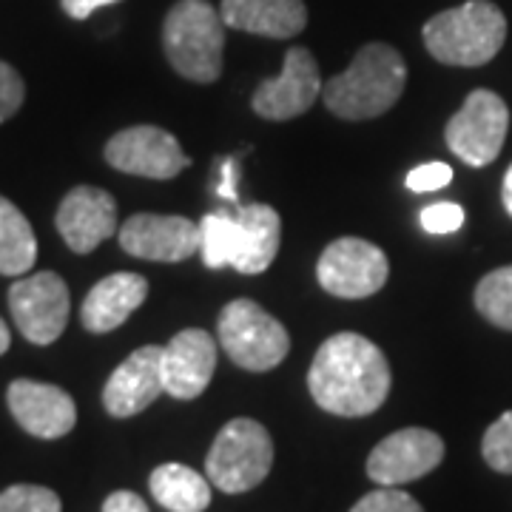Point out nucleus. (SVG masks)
Returning a JSON list of instances; mask_svg holds the SVG:
<instances>
[{
	"instance_id": "obj_1",
	"label": "nucleus",
	"mask_w": 512,
	"mask_h": 512,
	"mask_svg": "<svg viewBox=\"0 0 512 512\" xmlns=\"http://www.w3.org/2000/svg\"><path fill=\"white\" fill-rule=\"evenodd\" d=\"M390 365L384 353L359 333H336L316 350L308 370L313 402L330 416L362 419L376 413L390 393Z\"/></svg>"
},
{
	"instance_id": "obj_2",
	"label": "nucleus",
	"mask_w": 512,
	"mask_h": 512,
	"mask_svg": "<svg viewBox=\"0 0 512 512\" xmlns=\"http://www.w3.org/2000/svg\"><path fill=\"white\" fill-rule=\"evenodd\" d=\"M404 86V57L387 43H367L345 72L322 86V100L342 120H373L399 103Z\"/></svg>"
},
{
	"instance_id": "obj_3",
	"label": "nucleus",
	"mask_w": 512,
	"mask_h": 512,
	"mask_svg": "<svg viewBox=\"0 0 512 512\" xmlns=\"http://www.w3.org/2000/svg\"><path fill=\"white\" fill-rule=\"evenodd\" d=\"M427 52L444 66H487L507 40V18L490 0H467L439 12L421 29Z\"/></svg>"
},
{
	"instance_id": "obj_4",
	"label": "nucleus",
	"mask_w": 512,
	"mask_h": 512,
	"mask_svg": "<svg viewBox=\"0 0 512 512\" xmlns=\"http://www.w3.org/2000/svg\"><path fill=\"white\" fill-rule=\"evenodd\" d=\"M163 49L174 72L194 83H217L225 52V20L208 0H177L163 23Z\"/></svg>"
},
{
	"instance_id": "obj_5",
	"label": "nucleus",
	"mask_w": 512,
	"mask_h": 512,
	"mask_svg": "<svg viewBox=\"0 0 512 512\" xmlns=\"http://www.w3.org/2000/svg\"><path fill=\"white\" fill-rule=\"evenodd\" d=\"M274 467L271 433L254 419H231L211 444L205 473L211 484L228 495L259 487Z\"/></svg>"
},
{
	"instance_id": "obj_6",
	"label": "nucleus",
	"mask_w": 512,
	"mask_h": 512,
	"mask_svg": "<svg viewBox=\"0 0 512 512\" xmlns=\"http://www.w3.org/2000/svg\"><path fill=\"white\" fill-rule=\"evenodd\" d=\"M217 336L228 359L251 373L274 370L291 350V336L285 325L262 305H256L254 299L228 302L217 319Z\"/></svg>"
},
{
	"instance_id": "obj_7",
	"label": "nucleus",
	"mask_w": 512,
	"mask_h": 512,
	"mask_svg": "<svg viewBox=\"0 0 512 512\" xmlns=\"http://www.w3.org/2000/svg\"><path fill=\"white\" fill-rule=\"evenodd\" d=\"M510 131V109L490 89H476L444 128L447 148L461 163L484 168L501 154Z\"/></svg>"
},
{
	"instance_id": "obj_8",
	"label": "nucleus",
	"mask_w": 512,
	"mask_h": 512,
	"mask_svg": "<svg viewBox=\"0 0 512 512\" xmlns=\"http://www.w3.org/2000/svg\"><path fill=\"white\" fill-rule=\"evenodd\" d=\"M316 276L330 296L367 299L382 291L390 265L379 245L359 237H342L322 251L316 262Z\"/></svg>"
},
{
	"instance_id": "obj_9",
	"label": "nucleus",
	"mask_w": 512,
	"mask_h": 512,
	"mask_svg": "<svg viewBox=\"0 0 512 512\" xmlns=\"http://www.w3.org/2000/svg\"><path fill=\"white\" fill-rule=\"evenodd\" d=\"M69 288L52 271L18 279L9 288V311L15 325L32 345H52L63 336L69 322Z\"/></svg>"
},
{
	"instance_id": "obj_10",
	"label": "nucleus",
	"mask_w": 512,
	"mask_h": 512,
	"mask_svg": "<svg viewBox=\"0 0 512 512\" xmlns=\"http://www.w3.org/2000/svg\"><path fill=\"white\" fill-rule=\"evenodd\" d=\"M106 163L146 180H174L191 165L177 137L157 126H131L106 143Z\"/></svg>"
},
{
	"instance_id": "obj_11",
	"label": "nucleus",
	"mask_w": 512,
	"mask_h": 512,
	"mask_svg": "<svg viewBox=\"0 0 512 512\" xmlns=\"http://www.w3.org/2000/svg\"><path fill=\"white\" fill-rule=\"evenodd\" d=\"M444 461V441L424 427H404L382 439L367 456V476L379 487H399L433 473Z\"/></svg>"
},
{
	"instance_id": "obj_12",
	"label": "nucleus",
	"mask_w": 512,
	"mask_h": 512,
	"mask_svg": "<svg viewBox=\"0 0 512 512\" xmlns=\"http://www.w3.org/2000/svg\"><path fill=\"white\" fill-rule=\"evenodd\" d=\"M319 94H322V77H319L316 57L305 46H293L285 55L282 72L256 86L251 109L262 120L285 123L311 109L319 100Z\"/></svg>"
},
{
	"instance_id": "obj_13",
	"label": "nucleus",
	"mask_w": 512,
	"mask_h": 512,
	"mask_svg": "<svg viewBox=\"0 0 512 512\" xmlns=\"http://www.w3.org/2000/svg\"><path fill=\"white\" fill-rule=\"evenodd\" d=\"M126 254L148 262H185L200 254V225L185 217L134 214L117 231Z\"/></svg>"
},
{
	"instance_id": "obj_14",
	"label": "nucleus",
	"mask_w": 512,
	"mask_h": 512,
	"mask_svg": "<svg viewBox=\"0 0 512 512\" xmlns=\"http://www.w3.org/2000/svg\"><path fill=\"white\" fill-rule=\"evenodd\" d=\"M6 402L15 421L35 439H63L77 424L74 399L57 384L15 379L6 390Z\"/></svg>"
},
{
	"instance_id": "obj_15",
	"label": "nucleus",
	"mask_w": 512,
	"mask_h": 512,
	"mask_svg": "<svg viewBox=\"0 0 512 512\" xmlns=\"http://www.w3.org/2000/svg\"><path fill=\"white\" fill-rule=\"evenodd\" d=\"M55 222L74 254H92L100 242L117 234V202L103 188L77 185L60 202Z\"/></svg>"
},
{
	"instance_id": "obj_16",
	"label": "nucleus",
	"mask_w": 512,
	"mask_h": 512,
	"mask_svg": "<svg viewBox=\"0 0 512 512\" xmlns=\"http://www.w3.org/2000/svg\"><path fill=\"white\" fill-rule=\"evenodd\" d=\"M217 370V342L208 330H180L163 348V384L171 399L191 402L214 379Z\"/></svg>"
},
{
	"instance_id": "obj_17",
	"label": "nucleus",
	"mask_w": 512,
	"mask_h": 512,
	"mask_svg": "<svg viewBox=\"0 0 512 512\" xmlns=\"http://www.w3.org/2000/svg\"><path fill=\"white\" fill-rule=\"evenodd\" d=\"M165 393L163 348L146 345L137 348L117 367L103 387V407L114 419H131Z\"/></svg>"
},
{
	"instance_id": "obj_18",
	"label": "nucleus",
	"mask_w": 512,
	"mask_h": 512,
	"mask_svg": "<svg viewBox=\"0 0 512 512\" xmlns=\"http://www.w3.org/2000/svg\"><path fill=\"white\" fill-rule=\"evenodd\" d=\"M220 15L228 29L288 40L308 26L305 0H222Z\"/></svg>"
},
{
	"instance_id": "obj_19",
	"label": "nucleus",
	"mask_w": 512,
	"mask_h": 512,
	"mask_svg": "<svg viewBox=\"0 0 512 512\" xmlns=\"http://www.w3.org/2000/svg\"><path fill=\"white\" fill-rule=\"evenodd\" d=\"M146 296V276L123 271V274H111L100 279L80 308L83 328L92 330V333H109V330L120 328L128 316L146 302Z\"/></svg>"
},
{
	"instance_id": "obj_20",
	"label": "nucleus",
	"mask_w": 512,
	"mask_h": 512,
	"mask_svg": "<svg viewBox=\"0 0 512 512\" xmlns=\"http://www.w3.org/2000/svg\"><path fill=\"white\" fill-rule=\"evenodd\" d=\"M237 220L242 231V248L234 268L239 274L268 271L279 254V234H282L279 214L265 202H251V205H239Z\"/></svg>"
},
{
	"instance_id": "obj_21",
	"label": "nucleus",
	"mask_w": 512,
	"mask_h": 512,
	"mask_svg": "<svg viewBox=\"0 0 512 512\" xmlns=\"http://www.w3.org/2000/svg\"><path fill=\"white\" fill-rule=\"evenodd\" d=\"M148 487L168 512H205L211 507V478L185 464H160L148 478Z\"/></svg>"
},
{
	"instance_id": "obj_22",
	"label": "nucleus",
	"mask_w": 512,
	"mask_h": 512,
	"mask_svg": "<svg viewBox=\"0 0 512 512\" xmlns=\"http://www.w3.org/2000/svg\"><path fill=\"white\" fill-rule=\"evenodd\" d=\"M37 259V239L15 202L0 197V274L26 276Z\"/></svg>"
},
{
	"instance_id": "obj_23",
	"label": "nucleus",
	"mask_w": 512,
	"mask_h": 512,
	"mask_svg": "<svg viewBox=\"0 0 512 512\" xmlns=\"http://www.w3.org/2000/svg\"><path fill=\"white\" fill-rule=\"evenodd\" d=\"M239 248H242V231L239 220L231 214H208L200 222V256L205 268L220 271L234 268Z\"/></svg>"
},
{
	"instance_id": "obj_24",
	"label": "nucleus",
	"mask_w": 512,
	"mask_h": 512,
	"mask_svg": "<svg viewBox=\"0 0 512 512\" xmlns=\"http://www.w3.org/2000/svg\"><path fill=\"white\" fill-rule=\"evenodd\" d=\"M478 313L501 330H512V265L495 268L476 285Z\"/></svg>"
},
{
	"instance_id": "obj_25",
	"label": "nucleus",
	"mask_w": 512,
	"mask_h": 512,
	"mask_svg": "<svg viewBox=\"0 0 512 512\" xmlns=\"http://www.w3.org/2000/svg\"><path fill=\"white\" fill-rule=\"evenodd\" d=\"M481 456L495 473L512 476V410L501 413L481 439Z\"/></svg>"
},
{
	"instance_id": "obj_26",
	"label": "nucleus",
	"mask_w": 512,
	"mask_h": 512,
	"mask_svg": "<svg viewBox=\"0 0 512 512\" xmlns=\"http://www.w3.org/2000/svg\"><path fill=\"white\" fill-rule=\"evenodd\" d=\"M60 495L37 484H15L0 493V512H60Z\"/></svg>"
},
{
	"instance_id": "obj_27",
	"label": "nucleus",
	"mask_w": 512,
	"mask_h": 512,
	"mask_svg": "<svg viewBox=\"0 0 512 512\" xmlns=\"http://www.w3.org/2000/svg\"><path fill=\"white\" fill-rule=\"evenodd\" d=\"M350 512H424V507L404 490L382 487V490H373L365 498H359Z\"/></svg>"
},
{
	"instance_id": "obj_28",
	"label": "nucleus",
	"mask_w": 512,
	"mask_h": 512,
	"mask_svg": "<svg viewBox=\"0 0 512 512\" xmlns=\"http://www.w3.org/2000/svg\"><path fill=\"white\" fill-rule=\"evenodd\" d=\"M419 220L427 234H453L464 225V208L456 202H436L421 211Z\"/></svg>"
},
{
	"instance_id": "obj_29",
	"label": "nucleus",
	"mask_w": 512,
	"mask_h": 512,
	"mask_svg": "<svg viewBox=\"0 0 512 512\" xmlns=\"http://www.w3.org/2000/svg\"><path fill=\"white\" fill-rule=\"evenodd\" d=\"M26 100V83L9 63L0 60V123H6Z\"/></svg>"
},
{
	"instance_id": "obj_30",
	"label": "nucleus",
	"mask_w": 512,
	"mask_h": 512,
	"mask_svg": "<svg viewBox=\"0 0 512 512\" xmlns=\"http://www.w3.org/2000/svg\"><path fill=\"white\" fill-rule=\"evenodd\" d=\"M450 180H453V168L447 163H424L407 174V188L416 194H427L450 185Z\"/></svg>"
},
{
	"instance_id": "obj_31",
	"label": "nucleus",
	"mask_w": 512,
	"mask_h": 512,
	"mask_svg": "<svg viewBox=\"0 0 512 512\" xmlns=\"http://www.w3.org/2000/svg\"><path fill=\"white\" fill-rule=\"evenodd\" d=\"M103 512H148L146 501L131 490H117L103 501Z\"/></svg>"
},
{
	"instance_id": "obj_32",
	"label": "nucleus",
	"mask_w": 512,
	"mask_h": 512,
	"mask_svg": "<svg viewBox=\"0 0 512 512\" xmlns=\"http://www.w3.org/2000/svg\"><path fill=\"white\" fill-rule=\"evenodd\" d=\"M111 3H120V0H60L63 12L74 20H86L100 6H111Z\"/></svg>"
},
{
	"instance_id": "obj_33",
	"label": "nucleus",
	"mask_w": 512,
	"mask_h": 512,
	"mask_svg": "<svg viewBox=\"0 0 512 512\" xmlns=\"http://www.w3.org/2000/svg\"><path fill=\"white\" fill-rule=\"evenodd\" d=\"M237 174H239V163L237 160H222V183H220V197L225 200L237 202Z\"/></svg>"
},
{
	"instance_id": "obj_34",
	"label": "nucleus",
	"mask_w": 512,
	"mask_h": 512,
	"mask_svg": "<svg viewBox=\"0 0 512 512\" xmlns=\"http://www.w3.org/2000/svg\"><path fill=\"white\" fill-rule=\"evenodd\" d=\"M501 200H504V208H507V214L512 217V165L507 168V174H504V188H501Z\"/></svg>"
},
{
	"instance_id": "obj_35",
	"label": "nucleus",
	"mask_w": 512,
	"mask_h": 512,
	"mask_svg": "<svg viewBox=\"0 0 512 512\" xmlns=\"http://www.w3.org/2000/svg\"><path fill=\"white\" fill-rule=\"evenodd\" d=\"M9 345H12V336H9V328L3 325V319H0V356L9 350Z\"/></svg>"
}]
</instances>
